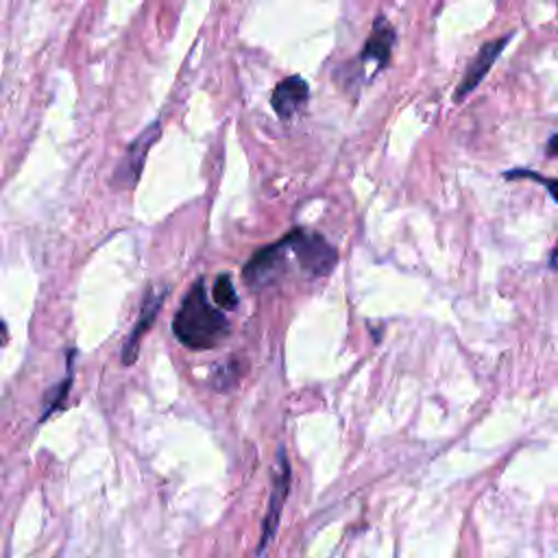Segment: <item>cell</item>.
Instances as JSON below:
<instances>
[{
  "label": "cell",
  "mask_w": 558,
  "mask_h": 558,
  "mask_svg": "<svg viewBox=\"0 0 558 558\" xmlns=\"http://www.w3.org/2000/svg\"><path fill=\"white\" fill-rule=\"evenodd\" d=\"M288 251L294 253L299 266L310 277H323L333 270L338 264V251L333 244H329L320 233L305 231L301 227L288 231L283 235Z\"/></svg>",
  "instance_id": "2"
},
{
  "label": "cell",
  "mask_w": 558,
  "mask_h": 558,
  "mask_svg": "<svg viewBox=\"0 0 558 558\" xmlns=\"http://www.w3.org/2000/svg\"><path fill=\"white\" fill-rule=\"evenodd\" d=\"M545 155H547V157H558V133H554V135L547 140Z\"/></svg>",
  "instance_id": "13"
},
{
  "label": "cell",
  "mask_w": 558,
  "mask_h": 558,
  "mask_svg": "<svg viewBox=\"0 0 558 558\" xmlns=\"http://www.w3.org/2000/svg\"><path fill=\"white\" fill-rule=\"evenodd\" d=\"M7 338H9V333H7V325H4V320L0 318V347L7 342Z\"/></svg>",
  "instance_id": "15"
},
{
  "label": "cell",
  "mask_w": 558,
  "mask_h": 558,
  "mask_svg": "<svg viewBox=\"0 0 558 558\" xmlns=\"http://www.w3.org/2000/svg\"><path fill=\"white\" fill-rule=\"evenodd\" d=\"M549 268L551 270H558V244L551 248V253H549Z\"/></svg>",
  "instance_id": "14"
},
{
  "label": "cell",
  "mask_w": 558,
  "mask_h": 558,
  "mask_svg": "<svg viewBox=\"0 0 558 558\" xmlns=\"http://www.w3.org/2000/svg\"><path fill=\"white\" fill-rule=\"evenodd\" d=\"M290 484H292V466H290V460L286 456V449L279 447L277 458H275V466H272V488H270V497H268V506H266V514H264V523H262L257 556H264V551L268 549V545L272 543V538L277 534L281 512H283L286 499L290 495Z\"/></svg>",
  "instance_id": "3"
},
{
  "label": "cell",
  "mask_w": 558,
  "mask_h": 558,
  "mask_svg": "<svg viewBox=\"0 0 558 558\" xmlns=\"http://www.w3.org/2000/svg\"><path fill=\"white\" fill-rule=\"evenodd\" d=\"M163 299H166V290L159 288V290H150L142 303V310H140V316L135 320V327L131 329L122 351H120V360L124 366H131L135 360H137V353H140V344H142V338L146 336V331L153 327L161 305H163Z\"/></svg>",
  "instance_id": "7"
},
{
  "label": "cell",
  "mask_w": 558,
  "mask_h": 558,
  "mask_svg": "<svg viewBox=\"0 0 558 558\" xmlns=\"http://www.w3.org/2000/svg\"><path fill=\"white\" fill-rule=\"evenodd\" d=\"M307 100H310V87L299 74L281 78L270 94V107L281 120H290L294 113H299L307 105Z\"/></svg>",
  "instance_id": "8"
},
{
  "label": "cell",
  "mask_w": 558,
  "mask_h": 558,
  "mask_svg": "<svg viewBox=\"0 0 558 558\" xmlns=\"http://www.w3.org/2000/svg\"><path fill=\"white\" fill-rule=\"evenodd\" d=\"M157 135H159V122H153L150 126H146L142 131V135H137L129 144L124 157L120 159V163H118V168L113 172V183H118L120 187H133L135 185V181L142 174V168H144V161H146V153L155 144Z\"/></svg>",
  "instance_id": "6"
},
{
  "label": "cell",
  "mask_w": 558,
  "mask_h": 558,
  "mask_svg": "<svg viewBox=\"0 0 558 558\" xmlns=\"http://www.w3.org/2000/svg\"><path fill=\"white\" fill-rule=\"evenodd\" d=\"M214 303L222 310H233L238 305V294L229 275H218L214 281Z\"/></svg>",
  "instance_id": "12"
},
{
  "label": "cell",
  "mask_w": 558,
  "mask_h": 558,
  "mask_svg": "<svg viewBox=\"0 0 558 558\" xmlns=\"http://www.w3.org/2000/svg\"><path fill=\"white\" fill-rule=\"evenodd\" d=\"M392 46H395V28L384 15H377L373 22L371 35L364 41V48L360 52V61H375L377 68L384 70L390 63Z\"/></svg>",
  "instance_id": "9"
},
{
  "label": "cell",
  "mask_w": 558,
  "mask_h": 558,
  "mask_svg": "<svg viewBox=\"0 0 558 558\" xmlns=\"http://www.w3.org/2000/svg\"><path fill=\"white\" fill-rule=\"evenodd\" d=\"M229 329L231 327L227 316L220 312V307L209 303L205 281L196 279L183 296L172 320L177 340L187 349L205 351L218 347L220 340L229 336Z\"/></svg>",
  "instance_id": "1"
},
{
  "label": "cell",
  "mask_w": 558,
  "mask_h": 558,
  "mask_svg": "<svg viewBox=\"0 0 558 558\" xmlns=\"http://www.w3.org/2000/svg\"><path fill=\"white\" fill-rule=\"evenodd\" d=\"M504 177H506V179H530V181H536V183H541V185L547 190V194L558 203V177H545V174H541V172H536V170H527V168L506 170Z\"/></svg>",
  "instance_id": "11"
},
{
  "label": "cell",
  "mask_w": 558,
  "mask_h": 558,
  "mask_svg": "<svg viewBox=\"0 0 558 558\" xmlns=\"http://www.w3.org/2000/svg\"><path fill=\"white\" fill-rule=\"evenodd\" d=\"M286 255H288V244L283 238L257 248L242 268L244 283L255 290H259L268 283H275L283 275Z\"/></svg>",
  "instance_id": "4"
},
{
  "label": "cell",
  "mask_w": 558,
  "mask_h": 558,
  "mask_svg": "<svg viewBox=\"0 0 558 558\" xmlns=\"http://www.w3.org/2000/svg\"><path fill=\"white\" fill-rule=\"evenodd\" d=\"M512 35H514V33H506V35H501L499 39L486 41V44L477 50V54H475L473 61L469 63V68H466L462 81L458 83V87H456V92H453V102H462L475 87H480V83L486 78V74L490 72V68H493V63L497 61V57L501 54V50L510 44Z\"/></svg>",
  "instance_id": "5"
},
{
  "label": "cell",
  "mask_w": 558,
  "mask_h": 558,
  "mask_svg": "<svg viewBox=\"0 0 558 558\" xmlns=\"http://www.w3.org/2000/svg\"><path fill=\"white\" fill-rule=\"evenodd\" d=\"M74 355H76V351H74V349H72V351H68L65 377L48 390L46 401H44V408H41V416H39V421H46L52 412H57V410H61V408H63V403H65V399H68V395H70L72 381H74Z\"/></svg>",
  "instance_id": "10"
}]
</instances>
